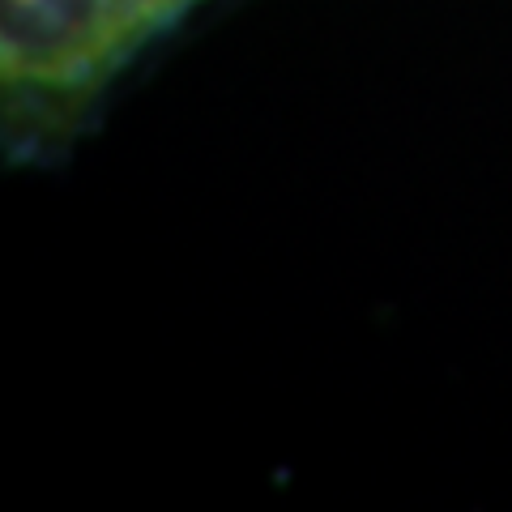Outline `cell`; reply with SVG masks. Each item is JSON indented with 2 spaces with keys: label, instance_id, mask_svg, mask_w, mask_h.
Instances as JSON below:
<instances>
[{
  "label": "cell",
  "instance_id": "cell-1",
  "mask_svg": "<svg viewBox=\"0 0 512 512\" xmlns=\"http://www.w3.org/2000/svg\"><path fill=\"white\" fill-rule=\"evenodd\" d=\"M188 0H5V77L77 90Z\"/></svg>",
  "mask_w": 512,
  "mask_h": 512
}]
</instances>
